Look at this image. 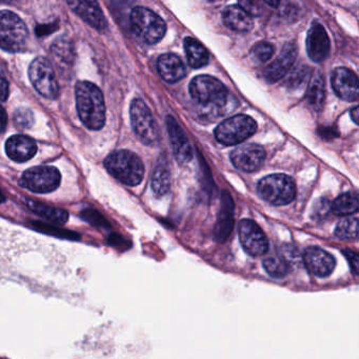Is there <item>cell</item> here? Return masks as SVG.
I'll list each match as a JSON object with an SVG mask.
<instances>
[{"mask_svg": "<svg viewBox=\"0 0 359 359\" xmlns=\"http://www.w3.org/2000/svg\"><path fill=\"white\" fill-rule=\"evenodd\" d=\"M258 194L273 205H285L295 199L296 184L285 174H272L262 178L257 186Z\"/></svg>", "mask_w": 359, "mask_h": 359, "instance_id": "cell-4", "label": "cell"}, {"mask_svg": "<svg viewBox=\"0 0 359 359\" xmlns=\"http://www.w3.org/2000/svg\"><path fill=\"white\" fill-rule=\"evenodd\" d=\"M112 1L119 6H128L133 3V0H112Z\"/></svg>", "mask_w": 359, "mask_h": 359, "instance_id": "cell-44", "label": "cell"}, {"mask_svg": "<svg viewBox=\"0 0 359 359\" xmlns=\"http://www.w3.org/2000/svg\"><path fill=\"white\" fill-rule=\"evenodd\" d=\"M165 123H167L174 156L177 159L178 163H190L193 158V149L184 130L173 116H168Z\"/></svg>", "mask_w": 359, "mask_h": 359, "instance_id": "cell-14", "label": "cell"}, {"mask_svg": "<svg viewBox=\"0 0 359 359\" xmlns=\"http://www.w3.org/2000/svg\"><path fill=\"white\" fill-rule=\"evenodd\" d=\"M171 188V175L169 167L165 159H159L152 175L153 192L157 196H163L167 194Z\"/></svg>", "mask_w": 359, "mask_h": 359, "instance_id": "cell-24", "label": "cell"}, {"mask_svg": "<svg viewBox=\"0 0 359 359\" xmlns=\"http://www.w3.org/2000/svg\"><path fill=\"white\" fill-rule=\"evenodd\" d=\"M279 257L283 262H287L290 266L299 264L300 260H302L297 248L292 245H281L280 250H279Z\"/></svg>", "mask_w": 359, "mask_h": 359, "instance_id": "cell-32", "label": "cell"}, {"mask_svg": "<svg viewBox=\"0 0 359 359\" xmlns=\"http://www.w3.org/2000/svg\"><path fill=\"white\" fill-rule=\"evenodd\" d=\"M330 210H331V207H330V201H327V198L319 199V201H317L314 209H313V217L317 220L320 219V218L327 217Z\"/></svg>", "mask_w": 359, "mask_h": 359, "instance_id": "cell-37", "label": "cell"}, {"mask_svg": "<svg viewBox=\"0 0 359 359\" xmlns=\"http://www.w3.org/2000/svg\"><path fill=\"white\" fill-rule=\"evenodd\" d=\"M157 70L163 81L175 83L186 76V67L175 54H163L157 60Z\"/></svg>", "mask_w": 359, "mask_h": 359, "instance_id": "cell-20", "label": "cell"}, {"mask_svg": "<svg viewBox=\"0 0 359 359\" xmlns=\"http://www.w3.org/2000/svg\"><path fill=\"white\" fill-rule=\"evenodd\" d=\"M335 235L340 239H355L358 236V219L346 218L337 224Z\"/></svg>", "mask_w": 359, "mask_h": 359, "instance_id": "cell-30", "label": "cell"}, {"mask_svg": "<svg viewBox=\"0 0 359 359\" xmlns=\"http://www.w3.org/2000/svg\"><path fill=\"white\" fill-rule=\"evenodd\" d=\"M193 100L205 107L224 108L228 102L229 91L224 83L208 75L196 76L190 83Z\"/></svg>", "mask_w": 359, "mask_h": 359, "instance_id": "cell-6", "label": "cell"}, {"mask_svg": "<svg viewBox=\"0 0 359 359\" xmlns=\"http://www.w3.org/2000/svg\"><path fill=\"white\" fill-rule=\"evenodd\" d=\"M6 201L5 196H4L3 193L0 191V203H4Z\"/></svg>", "mask_w": 359, "mask_h": 359, "instance_id": "cell-46", "label": "cell"}, {"mask_svg": "<svg viewBox=\"0 0 359 359\" xmlns=\"http://www.w3.org/2000/svg\"><path fill=\"white\" fill-rule=\"evenodd\" d=\"M25 203L28 205L31 211L34 212L36 215L41 216L48 222L56 224H65L69 219V214L66 210L57 209V208L48 207L37 201L25 199Z\"/></svg>", "mask_w": 359, "mask_h": 359, "instance_id": "cell-23", "label": "cell"}, {"mask_svg": "<svg viewBox=\"0 0 359 359\" xmlns=\"http://www.w3.org/2000/svg\"><path fill=\"white\" fill-rule=\"evenodd\" d=\"M332 87L338 97L346 102H356L358 98V79L353 71L337 68L332 74Z\"/></svg>", "mask_w": 359, "mask_h": 359, "instance_id": "cell-17", "label": "cell"}, {"mask_svg": "<svg viewBox=\"0 0 359 359\" xmlns=\"http://www.w3.org/2000/svg\"><path fill=\"white\" fill-rule=\"evenodd\" d=\"M62 175L53 165H39L31 168L22 174L20 186L31 192L46 194L55 191L60 187Z\"/></svg>", "mask_w": 359, "mask_h": 359, "instance_id": "cell-8", "label": "cell"}, {"mask_svg": "<svg viewBox=\"0 0 359 359\" xmlns=\"http://www.w3.org/2000/svg\"><path fill=\"white\" fill-rule=\"evenodd\" d=\"M302 259L306 270L317 277L330 276L335 269V258L321 248H306Z\"/></svg>", "mask_w": 359, "mask_h": 359, "instance_id": "cell-13", "label": "cell"}, {"mask_svg": "<svg viewBox=\"0 0 359 359\" xmlns=\"http://www.w3.org/2000/svg\"><path fill=\"white\" fill-rule=\"evenodd\" d=\"M184 50L189 65L192 68L199 69L209 62V53L207 49L196 39L187 37L184 39Z\"/></svg>", "mask_w": 359, "mask_h": 359, "instance_id": "cell-25", "label": "cell"}, {"mask_svg": "<svg viewBox=\"0 0 359 359\" xmlns=\"http://www.w3.org/2000/svg\"><path fill=\"white\" fill-rule=\"evenodd\" d=\"M14 123L20 129H29L34 123L33 113L29 109L20 108L14 113Z\"/></svg>", "mask_w": 359, "mask_h": 359, "instance_id": "cell-33", "label": "cell"}, {"mask_svg": "<svg viewBox=\"0 0 359 359\" xmlns=\"http://www.w3.org/2000/svg\"><path fill=\"white\" fill-rule=\"evenodd\" d=\"M130 116L134 132L144 144H153L158 140L156 121L144 100H134L132 102Z\"/></svg>", "mask_w": 359, "mask_h": 359, "instance_id": "cell-10", "label": "cell"}, {"mask_svg": "<svg viewBox=\"0 0 359 359\" xmlns=\"http://www.w3.org/2000/svg\"><path fill=\"white\" fill-rule=\"evenodd\" d=\"M107 171L129 187L138 186L144 177V165L140 157L128 150L115 151L104 159Z\"/></svg>", "mask_w": 359, "mask_h": 359, "instance_id": "cell-2", "label": "cell"}, {"mask_svg": "<svg viewBox=\"0 0 359 359\" xmlns=\"http://www.w3.org/2000/svg\"><path fill=\"white\" fill-rule=\"evenodd\" d=\"M8 116L7 112L5 109L0 104V133L5 131L6 127H7Z\"/></svg>", "mask_w": 359, "mask_h": 359, "instance_id": "cell-40", "label": "cell"}, {"mask_svg": "<svg viewBox=\"0 0 359 359\" xmlns=\"http://www.w3.org/2000/svg\"><path fill=\"white\" fill-rule=\"evenodd\" d=\"M222 211L215 226V238L219 243L226 241L233 226V203L228 193H224L222 201Z\"/></svg>", "mask_w": 359, "mask_h": 359, "instance_id": "cell-22", "label": "cell"}, {"mask_svg": "<svg viewBox=\"0 0 359 359\" xmlns=\"http://www.w3.org/2000/svg\"><path fill=\"white\" fill-rule=\"evenodd\" d=\"M297 57V47L295 43H289L283 48L276 60L266 67L264 77L270 83H277L285 76Z\"/></svg>", "mask_w": 359, "mask_h": 359, "instance_id": "cell-18", "label": "cell"}, {"mask_svg": "<svg viewBox=\"0 0 359 359\" xmlns=\"http://www.w3.org/2000/svg\"><path fill=\"white\" fill-rule=\"evenodd\" d=\"M18 0H0V3L4 4H15L18 3Z\"/></svg>", "mask_w": 359, "mask_h": 359, "instance_id": "cell-45", "label": "cell"}, {"mask_svg": "<svg viewBox=\"0 0 359 359\" xmlns=\"http://www.w3.org/2000/svg\"><path fill=\"white\" fill-rule=\"evenodd\" d=\"M75 96L77 112L83 125L94 131L102 129L106 123V104L100 88L90 81H79Z\"/></svg>", "mask_w": 359, "mask_h": 359, "instance_id": "cell-1", "label": "cell"}, {"mask_svg": "<svg viewBox=\"0 0 359 359\" xmlns=\"http://www.w3.org/2000/svg\"><path fill=\"white\" fill-rule=\"evenodd\" d=\"M332 211L337 216H350L358 211V197L355 193H346L334 201Z\"/></svg>", "mask_w": 359, "mask_h": 359, "instance_id": "cell-27", "label": "cell"}, {"mask_svg": "<svg viewBox=\"0 0 359 359\" xmlns=\"http://www.w3.org/2000/svg\"><path fill=\"white\" fill-rule=\"evenodd\" d=\"M210 1H220V0H210Z\"/></svg>", "mask_w": 359, "mask_h": 359, "instance_id": "cell-47", "label": "cell"}, {"mask_svg": "<svg viewBox=\"0 0 359 359\" xmlns=\"http://www.w3.org/2000/svg\"><path fill=\"white\" fill-rule=\"evenodd\" d=\"M264 1L271 8H277L280 4V0H264Z\"/></svg>", "mask_w": 359, "mask_h": 359, "instance_id": "cell-43", "label": "cell"}, {"mask_svg": "<svg viewBox=\"0 0 359 359\" xmlns=\"http://www.w3.org/2000/svg\"><path fill=\"white\" fill-rule=\"evenodd\" d=\"M222 20L224 24L230 30L238 33L249 32L253 28V20L245 10L239 6H229L222 12Z\"/></svg>", "mask_w": 359, "mask_h": 359, "instance_id": "cell-21", "label": "cell"}, {"mask_svg": "<svg viewBox=\"0 0 359 359\" xmlns=\"http://www.w3.org/2000/svg\"><path fill=\"white\" fill-rule=\"evenodd\" d=\"M266 272L274 278H283L290 272V266L280 257H269L264 260Z\"/></svg>", "mask_w": 359, "mask_h": 359, "instance_id": "cell-29", "label": "cell"}, {"mask_svg": "<svg viewBox=\"0 0 359 359\" xmlns=\"http://www.w3.org/2000/svg\"><path fill=\"white\" fill-rule=\"evenodd\" d=\"M81 217L86 220V222L91 224L92 226H100V228H109L108 222L104 219V216L102 214L98 213L96 210L94 209H86L81 212Z\"/></svg>", "mask_w": 359, "mask_h": 359, "instance_id": "cell-34", "label": "cell"}, {"mask_svg": "<svg viewBox=\"0 0 359 359\" xmlns=\"http://www.w3.org/2000/svg\"><path fill=\"white\" fill-rule=\"evenodd\" d=\"M130 22L133 32L149 45L161 41L167 31L165 22L148 8H134L130 14Z\"/></svg>", "mask_w": 359, "mask_h": 359, "instance_id": "cell-5", "label": "cell"}, {"mask_svg": "<svg viewBox=\"0 0 359 359\" xmlns=\"http://www.w3.org/2000/svg\"><path fill=\"white\" fill-rule=\"evenodd\" d=\"M238 231L241 245L249 255L257 257L269 251L268 237L254 220H241Z\"/></svg>", "mask_w": 359, "mask_h": 359, "instance_id": "cell-11", "label": "cell"}, {"mask_svg": "<svg viewBox=\"0 0 359 359\" xmlns=\"http://www.w3.org/2000/svg\"><path fill=\"white\" fill-rule=\"evenodd\" d=\"M266 151L259 144H247L237 147L231 152L233 165L241 171L252 173L257 171L266 161Z\"/></svg>", "mask_w": 359, "mask_h": 359, "instance_id": "cell-12", "label": "cell"}, {"mask_svg": "<svg viewBox=\"0 0 359 359\" xmlns=\"http://www.w3.org/2000/svg\"><path fill=\"white\" fill-rule=\"evenodd\" d=\"M239 7L245 10L249 15L258 16L262 13L260 0H238Z\"/></svg>", "mask_w": 359, "mask_h": 359, "instance_id": "cell-36", "label": "cell"}, {"mask_svg": "<svg viewBox=\"0 0 359 359\" xmlns=\"http://www.w3.org/2000/svg\"><path fill=\"white\" fill-rule=\"evenodd\" d=\"M6 152L12 161L26 163L37 153V144L26 135H13L6 142Z\"/></svg>", "mask_w": 359, "mask_h": 359, "instance_id": "cell-19", "label": "cell"}, {"mask_svg": "<svg viewBox=\"0 0 359 359\" xmlns=\"http://www.w3.org/2000/svg\"><path fill=\"white\" fill-rule=\"evenodd\" d=\"M9 96V81L6 76L5 70L0 65V100L6 102Z\"/></svg>", "mask_w": 359, "mask_h": 359, "instance_id": "cell-38", "label": "cell"}, {"mask_svg": "<svg viewBox=\"0 0 359 359\" xmlns=\"http://www.w3.org/2000/svg\"><path fill=\"white\" fill-rule=\"evenodd\" d=\"M29 77L37 92L48 100H55L60 94V86L51 62L43 57L33 60L29 68Z\"/></svg>", "mask_w": 359, "mask_h": 359, "instance_id": "cell-9", "label": "cell"}, {"mask_svg": "<svg viewBox=\"0 0 359 359\" xmlns=\"http://www.w3.org/2000/svg\"><path fill=\"white\" fill-rule=\"evenodd\" d=\"M358 113L359 111L357 107H355V108L351 111V116H352L353 121H354L356 125H358Z\"/></svg>", "mask_w": 359, "mask_h": 359, "instance_id": "cell-42", "label": "cell"}, {"mask_svg": "<svg viewBox=\"0 0 359 359\" xmlns=\"http://www.w3.org/2000/svg\"><path fill=\"white\" fill-rule=\"evenodd\" d=\"M330 39L323 25L314 24L311 27L306 37V52L314 62H323L330 54Z\"/></svg>", "mask_w": 359, "mask_h": 359, "instance_id": "cell-16", "label": "cell"}, {"mask_svg": "<svg viewBox=\"0 0 359 359\" xmlns=\"http://www.w3.org/2000/svg\"><path fill=\"white\" fill-rule=\"evenodd\" d=\"M28 29L20 16L13 12H0V48L10 53L26 50Z\"/></svg>", "mask_w": 359, "mask_h": 359, "instance_id": "cell-3", "label": "cell"}, {"mask_svg": "<svg viewBox=\"0 0 359 359\" xmlns=\"http://www.w3.org/2000/svg\"><path fill=\"white\" fill-rule=\"evenodd\" d=\"M342 253L344 254L346 260H348V264H350L353 274L357 276V275H358V255H357L355 252L350 251V250H346V251L342 252Z\"/></svg>", "mask_w": 359, "mask_h": 359, "instance_id": "cell-39", "label": "cell"}, {"mask_svg": "<svg viewBox=\"0 0 359 359\" xmlns=\"http://www.w3.org/2000/svg\"><path fill=\"white\" fill-rule=\"evenodd\" d=\"M254 57L262 62H266L271 60L274 54V48L269 43H259L252 50Z\"/></svg>", "mask_w": 359, "mask_h": 359, "instance_id": "cell-35", "label": "cell"}, {"mask_svg": "<svg viewBox=\"0 0 359 359\" xmlns=\"http://www.w3.org/2000/svg\"><path fill=\"white\" fill-rule=\"evenodd\" d=\"M32 224L33 228L36 229L37 231H41V232L46 233V234L62 237V238L73 239V241H76V239L79 238V235L77 233L62 230V229L57 228V226L41 224V222H32Z\"/></svg>", "mask_w": 359, "mask_h": 359, "instance_id": "cell-31", "label": "cell"}, {"mask_svg": "<svg viewBox=\"0 0 359 359\" xmlns=\"http://www.w3.org/2000/svg\"><path fill=\"white\" fill-rule=\"evenodd\" d=\"M52 26H41L37 28V34L39 36H47L49 33L53 32L54 29Z\"/></svg>", "mask_w": 359, "mask_h": 359, "instance_id": "cell-41", "label": "cell"}, {"mask_svg": "<svg viewBox=\"0 0 359 359\" xmlns=\"http://www.w3.org/2000/svg\"><path fill=\"white\" fill-rule=\"evenodd\" d=\"M67 1L71 10L92 28L100 31L107 28V20L97 0H67Z\"/></svg>", "mask_w": 359, "mask_h": 359, "instance_id": "cell-15", "label": "cell"}, {"mask_svg": "<svg viewBox=\"0 0 359 359\" xmlns=\"http://www.w3.org/2000/svg\"><path fill=\"white\" fill-rule=\"evenodd\" d=\"M51 51L57 65L69 66V64L73 62L72 43L68 39H57L51 48Z\"/></svg>", "mask_w": 359, "mask_h": 359, "instance_id": "cell-28", "label": "cell"}, {"mask_svg": "<svg viewBox=\"0 0 359 359\" xmlns=\"http://www.w3.org/2000/svg\"><path fill=\"white\" fill-rule=\"evenodd\" d=\"M257 131V123L248 115L239 114L222 121L215 129V138L224 146H235L251 137Z\"/></svg>", "mask_w": 359, "mask_h": 359, "instance_id": "cell-7", "label": "cell"}, {"mask_svg": "<svg viewBox=\"0 0 359 359\" xmlns=\"http://www.w3.org/2000/svg\"><path fill=\"white\" fill-rule=\"evenodd\" d=\"M325 98V81L320 74L315 75L309 85L308 92H306V100L309 104L319 111L323 109V102Z\"/></svg>", "mask_w": 359, "mask_h": 359, "instance_id": "cell-26", "label": "cell"}]
</instances>
